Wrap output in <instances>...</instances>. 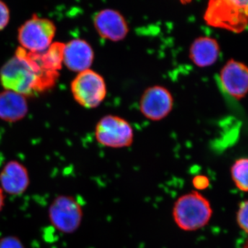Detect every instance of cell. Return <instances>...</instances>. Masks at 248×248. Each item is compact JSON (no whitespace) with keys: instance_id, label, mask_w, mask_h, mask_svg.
Returning a JSON list of instances; mask_svg holds the SVG:
<instances>
[{"instance_id":"3","label":"cell","mask_w":248,"mask_h":248,"mask_svg":"<svg viewBox=\"0 0 248 248\" xmlns=\"http://www.w3.org/2000/svg\"><path fill=\"white\" fill-rule=\"evenodd\" d=\"M204 19L211 27L242 32L248 25V1H210Z\"/></svg>"},{"instance_id":"13","label":"cell","mask_w":248,"mask_h":248,"mask_svg":"<svg viewBox=\"0 0 248 248\" xmlns=\"http://www.w3.org/2000/svg\"><path fill=\"white\" fill-rule=\"evenodd\" d=\"M29 106L25 96L5 90L0 93V119L14 123L22 120L27 115Z\"/></svg>"},{"instance_id":"7","label":"cell","mask_w":248,"mask_h":248,"mask_svg":"<svg viewBox=\"0 0 248 248\" xmlns=\"http://www.w3.org/2000/svg\"><path fill=\"white\" fill-rule=\"evenodd\" d=\"M95 138L99 144L107 148H127L133 143V129L120 117L105 116L96 125Z\"/></svg>"},{"instance_id":"10","label":"cell","mask_w":248,"mask_h":248,"mask_svg":"<svg viewBox=\"0 0 248 248\" xmlns=\"http://www.w3.org/2000/svg\"><path fill=\"white\" fill-rule=\"evenodd\" d=\"M30 184L27 168L17 160L8 161L0 172V187L6 195H22Z\"/></svg>"},{"instance_id":"6","label":"cell","mask_w":248,"mask_h":248,"mask_svg":"<svg viewBox=\"0 0 248 248\" xmlns=\"http://www.w3.org/2000/svg\"><path fill=\"white\" fill-rule=\"evenodd\" d=\"M75 100L81 107L94 108L102 104L107 96V85L102 76L93 70L78 73L71 83Z\"/></svg>"},{"instance_id":"12","label":"cell","mask_w":248,"mask_h":248,"mask_svg":"<svg viewBox=\"0 0 248 248\" xmlns=\"http://www.w3.org/2000/svg\"><path fill=\"white\" fill-rule=\"evenodd\" d=\"M94 60V51L86 41L75 39L64 44L63 63L70 70L81 73L90 69Z\"/></svg>"},{"instance_id":"15","label":"cell","mask_w":248,"mask_h":248,"mask_svg":"<svg viewBox=\"0 0 248 248\" xmlns=\"http://www.w3.org/2000/svg\"><path fill=\"white\" fill-rule=\"evenodd\" d=\"M64 44L53 43L45 51L34 53L35 58L45 71L58 72L63 63Z\"/></svg>"},{"instance_id":"9","label":"cell","mask_w":248,"mask_h":248,"mask_svg":"<svg viewBox=\"0 0 248 248\" xmlns=\"http://www.w3.org/2000/svg\"><path fill=\"white\" fill-rule=\"evenodd\" d=\"M172 94L162 86H155L147 89L140 101V110L151 121H159L172 110Z\"/></svg>"},{"instance_id":"14","label":"cell","mask_w":248,"mask_h":248,"mask_svg":"<svg viewBox=\"0 0 248 248\" xmlns=\"http://www.w3.org/2000/svg\"><path fill=\"white\" fill-rule=\"evenodd\" d=\"M220 47L218 42L211 37H200L194 41L190 48V58L199 67L212 66L218 60Z\"/></svg>"},{"instance_id":"17","label":"cell","mask_w":248,"mask_h":248,"mask_svg":"<svg viewBox=\"0 0 248 248\" xmlns=\"http://www.w3.org/2000/svg\"><path fill=\"white\" fill-rule=\"evenodd\" d=\"M237 222L241 229L248 234V201L243 202L237 213Z\"/></svg>"},{"instance_id":"5","label":"cell","mask_w":248,"mask_h":248,"mask_svg":"<svg viewBox=\"0 0 248 248\" xmlns=\"http://www.w3.org/2000/svg\"><path fill=\"white\" fill-rule=\"evenodd\" d=\"M48 216L50 224L55 230L63 234H71L81 226L84 210L76 197L62 195L52 201Z\"/></svg>"},{"instance_id":"22","label":"cell","mask_w":248,"mask_h":248,"mask_svg":"<svg viewBox=\"0 0 248 248\" xmlns=\"http://www.w3.org/2000/svg\"><path fill=\"white\" fill-rule=\"evenodd\" d=\"M244 248H248V240L247 242H246V244H245Z\"/></svg>"},{"instance_id":"1","label":"cell","mask_w":248,"mask_h":248,"mask_svg":"<svg viewBox=\"0 0 248 248\" xmlns=\"http://www.w3.org/2000/svg\"><path fill=\"white\" fill-rule=\"evenodd\" d=\"M58 77V72L45 71L35 54L21 47L0 70V81L5 90L14 91L25 97L50 89L55 84Z\"/></svg>"},{"instance_id":"11","label":"cell","mask_w":248,"mask_h":248,"mask_svg":"<svg viewBox=\"0 0 248 248\" xmlns=\"http://www.w3.org/2000/svg\"><path fill=\"white\" fill-rule=\"evenodd\" d=\"M94 27L104 40L118 42L126 37L128 27L123 16L112 9H104L94 16Z\"/></svg>"},{"instance_id":"16","label":"cell","mask_w":248,"mask_h":248,"mask_svg":"<svg viewBox=\"0 0 248 248\" xmlns=\"http://www.w3.org/2000/svg\"><path fill=\"white\" fill-rule=\"evenodd\" d=\"M232 177L238 188L248 192V159H238L231 169Z\"/></svg>"},{"instance_id":"2","label":"cell","mask_w":248,"mask_h":248,"mask_svg":"<svg viewBox=\"0 0 248 248\" xmlns=\"http://www.w3.org/2000/svg\"><path fill=\"white\" fill-rule=\"evenodd\" d=\"M172 214L173 220L179 229L194 232L208 225L213 216V208L203 195L192 190L176 200Z\"/></svg>"},{"instance_id":"4","label":"cell","mask_w":248,"mask_h":248,"mask_svg":"<svg viewBox=\"0 0 248 248\" xmlns=\"http://www.w3.org/2000/svg\"><path fill=\"white\" fill-rule=\"evenodd\" d=\"M56 29L53 21L33 15L18 29V42L28 52L42 53L53 44Z\"/></svg>"},{"instance_id":"8","label":"cell","mask_w":248,"mask_h":248,"mask_svg":"<svg viewBox=\"0 0 248 248\" xmlns=\"http://www.w3.org/2000/svg\"><path fill=\"white\" fill-rule=\"evenodd\" d=\"M222 92L234 100H240L248 93V66L242 62L229 60L218 76Z\"/></svg>"},{"instance_id":"18","label":"cell","mask_w":248,"mask_h":248,"mask_svg":"<svg viewBox=\"0 0 248 248\" xmlns=\"http://www.w3.org/2000/svg\"><path fill=\"white\" fill-rule=\"evenodd\" d=\"M0 248H26L22 240L14 235H8L0 239Z\"/></svg>"},{"instance_id":"19","label":"cell","mask_w":248,"mask_h":248,"mask_svg":"<svg viewBox=\"0 0 248 248\" xmlns=\"http://www.w3.org/2000/svg\"><path fill=\"white\" fill-rule=\"evenodd\" d=\"M192 184L195 187V190L200 192L208 188L210 186V179L207 176L203 174H198L192 179Z\"/></svg>"},{"instance_id":"21","label":"cell","mask_w":248,"mask_h":248,"mask_svg":"<svg viewBox=\"0 0 248 248\" xmlns=\"http://www.w3.org/2000/svg\"><path fill=\"white\" fill-rule=\"evenodd\" d=\"M5 205V194L0 187V213L3 210Z\"/></svg>"},{"instance_id":"20","label":"cell","mask_w":248,"mask_h":248,"mask_svg":"<svg viewBox=\"0 0 248 248\" xmlns=\"http://www.w3.org/2000/svg\"><path fill=\"white\" fill-rule=\"evenodd\" d=\"M10 21V11L7 5L0 0V31L7 27Z\"/></svg>"}]
</instances>
